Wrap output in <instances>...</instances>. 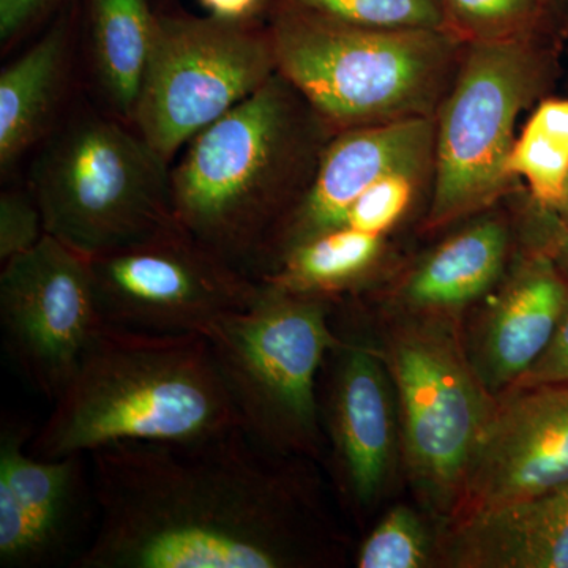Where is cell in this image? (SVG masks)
<instances>
[{"mask_svg":"<svg viewBox=\"0 0 568 568\" xmlns=\"http://www.w3.org/2000/svg\"><path fill=\"white\" fill-rule=\"evenodd\" d=\"M47 235L43 215L28 185L0 194V263L31 252Z\"/></svg>","mask_w":568,"mask_h":568,"instance_id":"27","label":"cell"},{"mask_svg":"<svg viewBox=\"0 0 568 568\" xmlns=\"http://www.w3.org/2000/svg\"><path fill=\"white\" fill-rule=\"evenodd\" d=\"M552 2H555L556 6H558L559 9L562 10L564 13L567 14V18H568V0H552Z\"/></svg>","mask_w":568,"mask_h":568,"instance_id":"33","label":"cell"},{"mask_svg":"<svg viewBox=\"0 0 568 568\" xmlns=\"http://www.w3.org/2000/svg\"><path fill=\"white\" fill-rule=\"evenodd\" d=\"M171 168L132 123L84 104L36 149L26 185L47 234L97 257L183 231Z\"/></svg>","mask_w":568,"mask_h":568,"instance_id":"4","label":"cell"},{"mask_svg":"<svg viewBox=\"0 0 568 568\" xmlns=\"http://www.w3.org/2000/svg\"><path fill=\"white\" fill-rule=\"evenodd\" d=\"M328 351V390L320 403L343 495L358 510L375 506L386 488L395 446L394 399L386 362L377 351L339 335Z\"/></svg>","mask_w":568,"mask_h":568,"instance_id":"15","label":"cell"},{"mask_svg":"<svg viewBox=\"0 0 568 568\" xmlns=\"http://www.w3.org/2000/svg\"><path fill=\"white\" fill-rule=\"evenodd\" d=\"M88 18L85 54L97 104L133 125L156 11L149 0H88Z\"/></svg>","mask_w":568,"mask_h":568,"instance_id":"21","label":"cell"},{"mask_svg":"<svg viewBox=\"0 0 568 568\" xmlns=\"http://www.w3.org/2000/svg\"><path fill=\"white\" fill-rule=\"evenodd\" d=\"M558 213L560 219L564 220L568 224V179H567V185H566V192H564L562 201H560L559 207L555 211Z\"/></svg>","mask_w":568,"mask_h":568,"instance_id":"32","label":"cell"},{"mask_svg":"<svg viewBox=\"0 0 568 568\" xmlns=\"http://www.w3.org/2000/svg\"><path fill=\"white\" fill-rule=\"evenodd\" d=\"M517 211L519 242L547 254L568 280V224L551 209L534 203L525 189L517 194Z\"/></svg>","mask_w":568,"mask_h":568,"instance_id":"28","label":"cell"},{"mask_svg":"<svg viewBox=\"0 0 568 568\" xmlns=\"http://www.w3.org/2000/svg\"><path fill=\"white\" fill-rule=\"evenodd\" d=\"M104 323L89 257L51 235L2 264L3 347L26 381L50 402L61 395Z\"/></svg>","mask_w":568,"mask_h":568,"instance_id":"11","label":"cell"},{"mask_svg":"<svg viewBox=\"0 0 568 568\" xmlns=\"http://www.w3.org/2000/svg\"><path fill=\"white\" fill-rule=\"evenodd\" d=\"M40 432L33 457L91 455L122 443H183L241 428L201 334L104 323Z\"/></svg>","mask_w":568,"mask_h":568,"instance_id":"3","label":"cell"},{"mask_svg":"<svg viewBox=\"0 0 568 568\" xmlns=\"http://www.w3.org/2000/svg\"><path fill=\"white\" fill-rule=\"evenodd\" d=\"M447 32L465 44L568 36V18L552 0H440Z\"/></svg>","mask_w":568,"mask_h":568,"instance_id":"23","label":"cell"},{"mask_svg":"<svg viewBox=\"0 0 568 568\" xmlns=\"http://www.w3.org/2000/svg\"><path fill=\"white\" fill-rule=\"evenodd\" d=\"M568 481V383L510 390L478 440L448 523L523 503Z\"/></svg>","mask_w":568,"mask_h":568,"instance_id":"12","label":"cell"},{"mask_svg":"<svg viewBox=\"0 0 568 568\" xmlns=\"http://www.w3.org/2000/svg\"><path fill=\"white\" fill-rule=\"evenodd\" d=\"M433 168H405L387 174L355 201L342 227L369 234H390L409 215L422 193L425 190L432 192Z\"/></svg>","mask_w":568,"mask_h":568,"instance_id":"25","label":"cell"},{"mask_svg":"<svg viewBox=\"0 0 568 568\" xmlns=\"http://www.w3.org/2000/svg\"><path fill=\"white\" fill-rule=\"evenodd\" d=\"M381 355L402 407L410 477L450 519L496 398L463 349L455 317L399 313Z\"/></svg>","mask_w":568,"mask_h":568,"instance_id":"8","label":"cell"},{"mask_svg":"<svg viewBox=\"0 0 568 568\" xmlns=\"http://www.w3.org/2000/svg\"><path fill=\"white\" fill-rule=\"evenodd\" d=\"M74 59L73 18L63 14L0 73V173L6 179L62 121Z\"/></svg>","mask_w":568,"mask_h":568,"instance_id":"19","label":"cell"},{"mask_svg":"<svg viewBox=\"0 0 568 568\" xmlns=\"http://www.w3.org/2000/svg\"><path fill=\"white\" fill-rule=\"evenodd\" d=\"M429 537L413 508L396 506L365 538L355 559L358 568H420L428 566Z\"/></svg>","mask_w":568,"mask_h":568,"instance_id":"26","label":"cell"},{"mask_svg":"<svg viewBox=\"0 0 568 568\" xmlns=\"http://www.w3.org/2000/svg\"><path fill=\"white\" fill-rule=\"evenodd\" d=\"M31 433L3 422L0 435V566L43 567L69 552L93 495L82 455L33 457Z\"/></svg>","mask_w":568,"mask_h":568,"instance_id":"13","label":"cell"},{"mask_svg":"<svg viewBox=\"0 0 568 568\" xmlns=\"http://www.w3.org/2000/svg\"><path fill=\"white\" fill-rule=\"evenodd\" d=\"M106 323L156 334H201L253 304L261 283L194 241L185 230L89 257Z\"/></svg>","mask_w":568,"mask_h":568,"instance_id":"10","label":"cell"},{"mask_svg":"<svg viewBox=\"0 0 568 568\" xmlns=\"http://www.w3.org/2000/svg\"><path fill=\"white\" fill-rule=\"evenodd\" d=\"M508 173L530 200L556 211L568 179V99H541L517 134Z\"/></svg>","mask_w":568,"mask_h":568,"instance_id":"22","label":"cell"},{"mask_svg":"<svg viewBox=\"0 0 568 568\" xmlns=\"http://www.w3.org/2000/svg\"><path fill=\"white\" fill-rule=\"evenodd\" d=\"M435 164V119H410L336 132L310 183L268 246V264L298 242L342 227L355 201L381 179L405 168Z\"/></svg>","mask_w":568,"mask_h":568,"instance_id":"14","label":"cell"},{"mask_svg":"<svg viewBox=\"0 0 568 568\" xmlns=\"http://www.w3.org/2000/svg\"><path fill=\"white\" fill-rule=\"evenodd\" d=\"M506 200L458 223L454 233L398 275L392 302L407 315L457 317L493 293L519 244L517 203Z\"/></svg>","mask_w":568,"mask_h":568,"instance_id":"16","label":"cell"},{"mask_svg":"<svg viewBox=\"0 0 568 568\" xmlns=\"http://www.w3.org/2000/svg\"><path fill=\"white\" fill-rule=\"evenodd\" d=\"M55 3L58 0H0L2 51L10 50L33 26L39 24Z\"/></svg>","mask_w":568,"mask_h":568,"instance_id":"30","label":"cell"},{"mask_svg":"<svg viewBox=\"0 0 568 568\" xmlns=\"http://www.w3.org/2000/svg\"><path fill=\"white\" fill-rule=\"evenodd\" d=\"M275 6L362 28L447 32L440 0H275Z\"/></svg>","mask_w":568,"mask_h":568,"instance_id":"24","label":"cell"},{"mask_svg":"<svg viewBox=\"0 0 568 568\" xmlns=\"http://www.w3.org/2000/svg\"><path fill=\"white\" fill-rule=\"evenodd\" d=\"M562 383H568V302L547 349L510 390Z\"/></svg>","mask_w":568,"mask_h":568,"instance_id":"29","label":"cell"},{"mask_svg":"<svg viewBox=\"0 0 568 568\" xmlns=\"http://www.w3.org/2000/svg\"><path fill=\"white\" fill-rule=\"evenodd\" d=\"M209 17L233 22H264L275 0H197Z\"/></svg>","mask_w":568,"mask_h":568,"instance_id":"31","label":"cell"},{"mask_svg":"<svg viewBox=\"0 0 568 568\" xmlns=\"http://www.w3.org/2000/svg\"><path fill=\"white\" fill-rule=\"evenodd\" d=\"M558 44L545 39L467 44L436 112L424 233L457 226L523 189L508 173V156L519 115L551 85Z\"/></svg>","mask_w":568,"mask_h":568,"instance_id":"7","label":"cell"},{"mask_svg":"<svg viewBox=\"0 0 568 568\" xmlns=\"http://www.w3.org/2000/svg\"><path fill=\"white\" fill-rule=\"evenodd\" d=\"M388 235L338 227L284 250L257 282L287 293L342 302L386 274Z\"/></svg>","mask_w":568,"mask_h":568,"instance_id":"20","label":"cell"},{"mask_svg":"<svg viewBox=\"0 0 568 568\" xmlns=\"http://www.w3.org/2000/svg\"><path fill=\"white\" fill-rule=\"evenodd\" d=\"M443 560L458 568H568V481L450 523Z\"/></svg>","mask_w":568,"mask_h":568,"instance_id":"18","label":"cell"},{"mask_svg":"<svg viewBox=\"0 0 568 568\" xmlns=\"http://www.w3.org/2000/svg\"><path fill=\"white\" fill-rule=\"evenodd\" d=\"M335 304L261 283L248 308L220 317L203 334L239 425L276 454L320 457L317 379L342 339L332 321Z\"/></svg>","mask_w":568,"mask_h":568,"instance_id":"6","label":"cell"},{"mask_svg":"<svg viewBox=\"0 0 568 568\" xmlns=\"http://www.w3.org/2000/svg\"><path fill=\"white\" fill-rule=\"evenodd\" d=\"M89 457L99 529L71 567L291 568L334 556L304 457L242 428Z\"/></svg>","mask_w":568,"mask_h":568,"instance_id":"1","label":"cell"},{"mask_svg":"<svg viewBox=\"0 0 568 568\" xmlns=\"http://www.w3.org/2000/svg\"><path fill=\"white\" fill-rule=\"evenodd\" d=\"M278 71L335 130L435 119L467 44L444 31H388L275 6Z\"/></svg>","mask_w":568,"mask_h":568,"instance_id":"5","label":"cell"},{"mask_svg":"<svg viewBox=\"0 0 568 568\" xmlns=\"http://www.w3.org/2000/svg\"><path fill=\"white\" fill-rule=\"evenodd\" d=\"M335 130L276 71L186 144L171 168L175 215L194 241L256 280Z\"/></svg>","mask_w":568,"mask_h":568,"instance_id":"2","label":"cell"},{"mask_svg":"<svg viewBox=\"0 0 568 568\" xmlns=\"http://www.w3.org/2000/svg\"><path fill=\"white\" fill-rule=\"evenodd\" d=\"M278 71L264 22L156 13L133 126L166 162Z\"/></svg>","mask_w":568,"mask_h":568,"instance_id":"9","label":"cell"},{"mask_svg":"<svg viewBox=\"0 0 568 568\" xmlns=\"http://www.w3.org/2000/svg\"><path fill=\"white\" fill-rule=\"evenodd\" d=\"M568 302V280L547 254L519 242L495 287L473 365L489 394L504 395L547 349Z\"/></svg>","mask_w":568,"mask_h":568,"instance_id":"17","label":"cell"}]
</instances>
